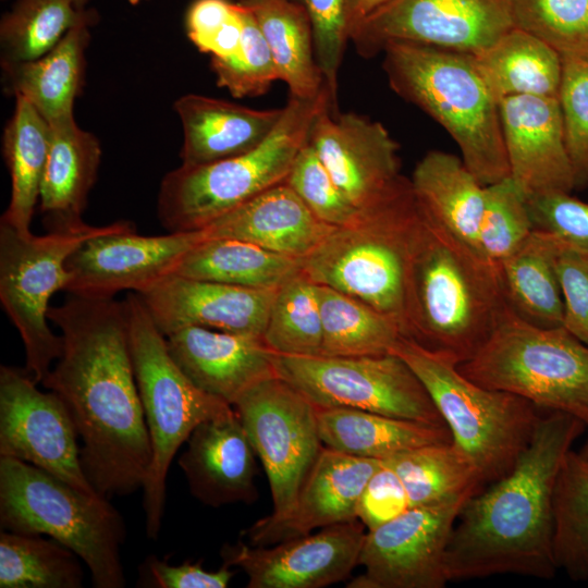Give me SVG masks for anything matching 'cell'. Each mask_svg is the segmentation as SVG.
<instances>
[{
    "instance_id": "obj_1",
    "label": "cell",
    "mask_w": 588,
    "mask_h": 588,
    "mask_svg": "<svg viewBox=\"0 0 588 588\" xmlns=\"http://www.w3.org/2000/svg\"><path fill=\"white\" fill-rule=\"evenodd\" d=\"M61 356L41 381L66 405L83 470L102 497L143 487L151 444L135 379L124 302L70 294L50 306Z\"/></svg>"
},
{
    "instance_id": "obj_2",
    "label": "cell",
    "mask_w": 588,
    "mask_h": 588,
    "mask_svg": "<svg viewBox=\"0 0 588 588\" xmlns=\"http://www.w3.org/2000/svg\"><path fill=\"white\" fill-rule=\"evenodd\" d=\"M587 426L561 412L540 416L514 467L463 505L445 551L450 580L516 574L549 579L553 495L562 463Z\"/></svg>"
},
{
    "instance_id": "obj_3",
    "label": "cell",
    "mask_w": 588,
    "mask_h": 588,
    "mask_svg": "<svg viewBox=\"0 0 588 588\" xmlns=\"http://www.w3.org/2000/svg\"><path fill=\"white\" fill-rule=\"evenodd\" d=\"M425 216L409 273L407 338L460 365L483 345L507 304L499 267Z\"/></svg>"
},
{
    "instance_id": "obj_4",
    "label": "cell",
    "mask_w": 588,
    "mask_h": 588,
    "mask_svg": "<svg viewBox=\"0 0 588 588\" xmlns=\"http://www.w3.org/2000/svg\"><path fill=\"white\" fill-rule=\"evenodd\" d=\"M426 216L404 179L389 197L335 228L299 259L313 282L357 298L396 320L407 336V291Z\"/></svg>"
},
{
    "instance_id": "obj_5",
    "label": "cell",
    "mask_w": 588,
    "mask_h": 588,
    "mask_svg": "<svg viewBox=\"0 0 588 588\" xmlns=\"http://www.w3.org/2000/svg\"><path fill=\"white\" fill-rule=\"evenodd\" d=\"M382 51L391 88L450 134L482 185L510 176L499 101L473 54L408 41H389Z\"/></svg>"
},
{
    "instance_id": "obj_6",
    "label": "cell",
    "mask_w": 588,
    "mask_h": 588,
    "mask_svg": "<svg viewBox=\"0 0 588 588\" xmlns=\"http://www.w3.org/2000/svg\"><path fill=\"white\" fill-rule=\"evenodd\" d=\"M330 105L328 90L311 99L292 97L269 136L250 151L220 161L169 171L161 180L157 213L168 232L206 228L213 220L284 183L308 142L320 109Z\"/></svg>"
},
{
    "instance_id": "obj_7",
    "label": "cell",
    "mask_w": 588,
    "mask_h": 588,
    "mask_svg": "<svg viewBox=\"0 0 588 588\" xmlns=\"http://www.w3.org/2000/svg\"><path fill=\"white\" fill-rule=\"evenodd\" d=\"M0 525L1 530L59 541L84 561L97 588L125 585L121 546L126 530L108 498L87 494L32 464L0 456Z\"/></svg>"
},
{
    "instance_id": "obj_8",
    "label": "cell",
    "mask_w": 588,
    "mask_h": 588,
    "mask_svg": "<svg viewBox=\"0 0 588 588\" xmlns=\"http://www.w3.org/2000/svg\"><path fill=\"white\" fill-rule=\"evenodd\" d=\"M123 302L151 444V463L142 487L145 529L150 539H157L164 511L166 479L179 448L199 424L232 412L233 406L199 389L183 372L137 293L128 294Z\"/></svg>"
},
{
    "instance_id": "obj_9",
    "label": "cell",
    "mask_w": 588,
    "mask_h": 588,
    "mask_svg": "<svg viewBox=\"0 0 588 588\" xmlns=\"http://www.w3.org/2000/svg\"><path fill=\"white\" fill-rule=\"evenodd\" d=\"M457 368L485 388L568 414L588 428V345L563 327L534 324L507 306L483 345Z\"/></svg>"
},
{
    "instance_id": "obj_10",
    "label": "cell",
    "mask_w": 588,
    "mask_h": 588,
    "mask_svg": "<svg viewBox=\"0 0 588 588\" xmlns=\"http://www.w3.org/2000/svg\"><path fill=\"white\" fill-rule=\"evenodd\" d=\"M392 353L422 382L452 441L471 458L486 486L510 473L540 418L537 407L523 397L469 380L454 362L407 336Z\"/></svg>"
},
{
    "instance_id": "obj_11",
    "label": "cell",
    "mask_w": 588,
    "mask_h": 588,
    "mask_svg": "<svg viewBox=\"0 0 588 588\" xmlns=\"http://www.w3.org/2000/svg\"><path fill=\"white\" fill-rule=\"evenodd\" d=\"M120 221L51 231L21 232L0 222V302L25 350V370L41 383L62 353L61 335L48 324L50 298L70 281L66 260L87 240Z\"/></svg>"
},
{
    "instance_id": "obj_12",
    "label": "cell",
    "mask_w": 588,
    "mask_h": 588,
    "mask_svg": "<svg viewBox=\"0 0 588 588\" xmlns=\"http://www.w3.org/2000/svg\"><path fill=\"white\" fill-rule=\"evenodd\" d=\"M274 371L316 408H351L445 425L427 389L397 355L274 354ZM446 426V425H445Z\"/></svg>"
},
{
    "instance_id": "obj_13",
    "label": "cell",
    "mask_w": 588,
    "mask_h": 588,
    "mask_svg": "<svg viewBox=\"0 0 588 588\" xmlns=\"http://www.w3.org/2000/svg\"><path fill=\"white\" fill-rule=\"evenodd\" d=\"M267 474L272 515L293 507L323 444L317 408L278 376L261 380L233 404Z\"/></svg>"
},
{
    "instance_id": "obj_14",
    "label": "cell",
    "mask_w": 588,
    "mask_h": 588,
    "mask_svg": "<svg viewBox=\"0 0 588 588\" xmlns=\"http://www.w3.org/2000/svg\"><path fill=\"white\" fill-rule=\"evenodd\" d=\"M514 26L507 0H392L350 34L369 58L389 41H408L477 54Z\"/></svg>"
},
{
    "instance_id": "obj_15",
    "label": "cell",
    "mask_w": 588,
    "mask_h": 588,
    "mask_svg": "<svg viewBox=\"0 0 588 588\" xmlns=\"http://www.w3.org/2000/svg\"><path fill=\"white\" fill-rule=\"evenodd\" d=\"M37 384L25 369L1 365L0 456L32 464L98 495L83 470L78 434L66 405Z\"/></svg>"
},
{
    "instance_id": "obj_16",
    "label": "cell",
    "mask_w": 588,
    "mask_h": 588,
    "mask_svg": "<svg viewBox=\"0 0 588 588\" xmlns=\"http://www.w3.org/2000/svg\"><path fill=\"white\" fill-rule=\"evenodd\" d=\"M471 495L413 506L367 530L358 560L365 572L346 588H443L449 581L444 558L450 536Z\"/></svg>"
},
{
    "instance_id": "obj_17",
    "label": "cell",
    "mask_w": 588,
    "mask_h": 588,
    "mask_svg": "<svg viewBox=\"0 0 588 588\" xmlns=\"http://www.w3.org/2000/svg\"><path fill=\"white\" fill-rule=\"evenodd\" d=\"M204 240V230L139 235L132 222L120 221L71 254L65 292L101 298L122 291L143 294L173 275L184 256Z\"/></svg>"
},
{
    "instance_id": "obj_18",
    "label": "cell",
    "mask_w": 588,
    "mask_h": 588,
    "mask_svg": "<svg viewBox=\"0 0 588 588\" xmlns=\"http://www.w3.org/2000/svg\"><path fill=\"white\" fill-rule=\"evenodd\" d=\"M365 529L353 519L271 546L238 541L224 546L221 556L247 575L248 588H322L345 580L358 566Z\"/></svg>"
},
{
    "instance_id": "obj_19",
    "label": "cell",
    "mask_w": 588,
    "mask_h": 588,
    "mask_svg": "<svg viewBox=\"0 0 588 588\" xmlns=\"http://www.w3.org/2000/svg\"><path fill=\"white\" fill-rule=\"evenodd\" d=\"M309 144L332 179L362 211L389 197L404 181L399 144L377 121L356 113H331L323 106L310 126Z\"/></svg>"
},
{
    "instance_id": "obj_20",
    "label": "cell",
    "mask_w": 588,
    "mask_h": 588,
    "mask_svg": "<svg viewBox=\"0 0 588 588\" xmlns=\"http://www.w3.org/2000/svg\"><path fill=\"white\" fill-rule=\"evenodd\" d=\"M381 460L322 446L286 514H269L244 534L250 546H271L317 528L357 519L359 497Z\"/></svg>"
},
{
    "instance_id": "obj_21",
    "label": "cell",
    "mask_w": 588,
    "mask_h": 588,
    "mask_svg": "<svg viewBox=\"0 0 588 588\" xmlns=\"http://www.w3.org/2000/svg\"><path fill=\"white\" fill-rule=\"evenodd\" d=\"M499 112L510 177L526 198L575 189L558 97H505Z\"/></svg>"
},
{
    "instance_id": "obj_22",
    "label": "cell",
    "mask_w": 588,
    "mask_h": 588,
    "mask_svg": "<svg viewBox=\"0 0 588 588\" xmlns=\"http://www.w3.org/2000/svg\"><path fill=\"white\" fill-rule=\"evenodd\" d=\"M277 291L171 275L138 295L166 336L203 327L262 339Z\"/></svg>"
},
{
    "instance_id": "obj_23",
    "label": "cell",
    "mask_w": 588,
    "mask_h": 588,
    "mask_svg": "<svg viewBox=\"0 0 588 588\" xmlns=\"http://www.w3.org/2000/svg\"><path fill=\"white\" fill-rule=\"evenodd\" d=\"M256 452L236 412L199 424L179 458L189 491L203 504L219 507L257 497Z\"/></svg>"
},
{
    "instance_id": "obj_24",
    "label": "cell",
    "mask_w": 588,
    "mask_h": 588,
    "mask_svg": "<svg viewBox=\"0 0 588 588\" xmlns=\"http://www.w3.org/2000/svg\"><path fill=\"white\" fill-rule=\"evenodd\" d=\"M166 339L183 372L199 389L231 406L246 390L277 376L275 353L260 338L186 327Z\"/></svg>"
},
{
    "instance_id": "obj_25",
    "label": "cell",
    "mask_w": 588,
    "mask_h": 588,
    "mask_svg": "<svg viewBox=\"0 0 588 588\" xmlns=\"http://www.w3.org/2000/svg\"><path fill=\"white\" fill-rule=\"evenodd\" d=\"M335 228L318 219L284 182L213 220L207 238H235L302 259Z\"/></svg>"
},
{
    "instance_id": "obj_26",
    "label": "cell",
    "mask_w": 588,
    "mask_h": 588,
    "mask_svg": "<svg viewBox=\"0 0 588 588\" xmlns=\"http://www.w3.org/2000/svg\"><path fill=\"white\" fill-rule=\"evenodd\" d=\"M184 140L182 164L200 166L232 158L260 145L280 121L284 107L257 110L223 99L188 94L174 102Z\"/></svg>"
},
{
    "instance_id": "obj_27",
    "label": "cell",
    "mask_w": 588,
    "mask_h": 588,
    "mask_svg": "<svg viewBox=\"0 0 588 588\" xmlns=\"http://www.w3.org/2000/svg\"><path fill=\"white\" fill-rule=\"evenodd\" d=\"M49 148L42 174L39 207L47 232L86 224L87 198L97 179L101 146L81 128L74 115L48 123Z\"/></svg>"
},
{
    "instance_id": "obj_28",
    "label": "cell",
    "mask_w": 588,
    "mask_h": 588,
    "mask_svg": "<svg viewBox=\"0 0 588 588\" xmlns=\"http://www.w3.org/2000/svg\"><path fill=\"white\" fill-rule=\"evenodd\" d=\"M95 15L90 12L42 57L2 65L14 96L27 100L48 123L74 115L75 98L84 79L89 26Z\"/></svg>"
},
{
    "instance_id": "obj_29",
    "label": "cell",
    "mask_w": 588,
    "mask_h": 588,
    "mask_svg": "<svg viewBox=\"0 0 588 588\" xmlns=\"http://www.w3.org/2000/svg\"><path fill=\"white\" fill-rule=\"evenodd\" d=\"M409 180L427 216L479 254L477 236L486 186L464 161L452 154L431 150L416 164Z\"/></svg>"
},
{
    "instance_id": "obj_30",
    "label": "cell",
    "mask_w": 588,
    "mask_h": 588,
    "mask_svg": "<svg viewBox=\"0 0 588 588\" xmlns=\"http://www.w3.org/2000/svg\"><path fill=\"white\" fill-rule=\"evenodd\" d=\"M324 446L367 458L384 460L419 446L451 442L445 425H433L351 408H317Z\"/></svg>"
},
{
    "instance_id": "obj_31",
    "label": "cell",
    "mask_w": 588,
    "mask_h": 588,
    "mask_svg": "<svg viewBox=\"0 0 588 588\" xmlns=\"http://www.w3.org/2000/svg\"><path fill=\"white\" fill-rule=\"evenodd\" d=\"M562 245L551 234L534 230L525 242L499 265L507 306L534 324H563V301L556 272Z\"/></svg>"
},
{
    "instance_id": "obj_32",
    "label": "cell",
    "mask_w": 588,
    "mask_h": 588,
    "mask_svg": "<svg viewBox=\"0 0 588 588\" xmlns=\"http://www.w3.org/2000/svg\"><path fill=\"white\" fill-rule=\"evenodd\" d=\"M473 56L498 101L512 96L558 97L561 54L523 29L513 27L489 48Z\"/></svg>"
},
{
    "instance_id": "obj_33",
    "label": "cell",
    "mask_w": 588,
    "mask_h": 588,
    "mask_svg": "<svg viewBox=\"0 0 588 588\" xmlns=\"http://www.w3.org/2000/svg\"><path fill=\"white\" fill-rule=\"evenodd\" d=\"M252 12L271 51L279 79L292 97L311 99L324 88L315 58L311 24L295 0H241Z\"/></svg>"
},
{
    "instance_id": "obj_34",
    "label": "cell",
    "mask_w": 588,
    "mask_h": 588,
    "mask_svg": "<svg viewBox=\"0 0 588 588\" xmlns=\"http://www.w3.org/2000/svg\"><path fill=\"white\" fill-rule=\"evenodd\" d=\"M302 271L299 259L235 238H207L181 260L173 275L250 289H279Z\"/></svg>"
},
{
    "instance_id": "obj_35",
    "label": "cell",
    "mask_w": 588,
    "mask_h": 588,
    "mask_svg": "<svg viewBox=\"0 0 588 588\" xmlns=\"http://www.w3.org/2000/svg\"><path fill=\"white\" fill-rule=\"evenodd\" d=\"M50 127L23 97L3 132L2 151L11 177V197L1 217L17 231L29 232L49 148Z\"/></svg>"
},
{
    "instance_id": "obj_36",
    "label": "cell",
    "mask_w": 588,
    "mask_h": 588,
    "mask_svg": "<svg viewBox=\"0 0 588 588\" xmlns=\"http://www.w3.org/2000/svg\"><path fill=\"white\" fill-rule=\"evenodd\" d=\"M322 321V356H376L392 353L405 336L401 324L368 304L317 284Z\"/></svg>"
},
{
    "instance_id": "obj_37",
    "label": "cell",
    "mask_w": 588,
    "mask_h": 588,
    "mask_svg": "<svg viewBox=\"0 0 588 588\" xmlns=\"http://www.w3.org/2000/svg\"><path fill=\"white\" fill-rule=\"evenodd\" d=\"M384 460L401 478L411 507L475 494L486 486L478 467L453 441L419 446Z\"/></svg>"
},
{
    "instance_id": "obj_38",
    "label": "cell",
    "mask_w": 588,
    "mask_h": 588,
    "mask_svg": "<svg viewBox=\"0 0 588 588\" xmlns=\"http://www.w3.org/2000/svg\"><path fill=\"white\" fill-rule=\"evenodd\" d=\"M78 556L59 541L40 535L1 530V588H79Z\"/></svg>"
},
{
    "instance_id": "obj_39",
    "label": "cell",
    "mask_w": 588,
    "mask_h": 588,
    "mask_svg": "<svg viewBox=\"0 0 588 588\" xmlns=\"http://www.w3.org/2000/svg\"><path fill=\"white\" fill-rule=\"evenodd\" d=\"M553 555L571 579L588 580V460L573 450L554 488Z\"/></svg>"
},
{
    "instance_id": "obj_40",
    "label": "cell",
    "mask_w": 588,
    "mask_h": 588,
    "mask_svg": "<svg viewBox=\"0 0 588 588\" xmlns=\"http://www.w3.org/2000/svg\"><path fill=\"white\" fill-rule=\"evenodd\" d=\"M90 12L71 0H16L0 22L1 65L42 57Z\"/></svg>"
},
{
    "instance_id": "obj_41",
    "label": "cell",
    "mask_w": 588,
    "mask_h": 588,
    "mask_svg": "<svg viewBox=\"0 0 588 588\" xmlns=\"http://www.w3.org/2000/svg\"><path fill=\"white\" fill-rule=\"evenodd\" d=\"M262 340L275 354L320 355L322 321L317 283L302 271L278 289Z\"/></svg>"
},
{
    "instance_id": "obj_42",
    "label": "cell",
    "mask_w": 588,
    "mask_h": 588,
    "mask_svg": "<svg viewBox=\"0 0 588 588\" xmlns=\"http://www.w3.org/2000/svg\"><path fill=\"white\" fill-rule=\"evenodd\" d=\"M534 231L527 198L509 176L486 185V200L477 236L481 257L499 265Z\"/></svg>"
},
{
    "instance_id": "obj_43",
    "label": "cell",
    "mask_w": 588,
    "mask_h": 588,
    "mask_svg": "<svg viewBox=\"0 0 588 588\" xmlns=\"http://www.w3.org/2000/svg\"><path fill=\"white\" fill-rule=\"evenodd\" d=\"M514 26L560 54L588 52V0H507Z\"/></svg>"
},
{
    "instance_id": "obj_44",
    "label": "cell",
    "mask_w": 588,
    "mask_h": 588,
    "mask_svg": "<svg viewBox=\"0 0 588 588\" xmlns=\"http://www.w3.org/2000/svg\"><path fill=\"white\" fill-rule=\"evenodd\" d=\"M240 3L243 36L238 51L231 58H211L217 85L235 98L266 94L279 74L269 49L252 12Z\"/></svg>"
},
{
    "instance_id": "obj_45",
    "label": "cell",
    "mask_w": 588,
    "mask_h": 588,
    "mask_svg": "<svg viewBox=\"0 0 588 588\" xmlns=\"http://www.w3.org/2000/svg\"><path fill=\"white\" fill-rule=\"evenodd\" d=\"M558 94L575 188L588 185V52L562 53Z\"/></svg>"
},
{
    "instance_id": "obj_46",
    "label": "cell",
    "mask_w": 588,
    "mask_h": 588,
    "mask_svg": "<svg viewBox=\"0 0 588 588\" xmlns=\"http://www.w3.org/2000/svg\"><path fill=\"white\" fill-rule=\"evenodd\" d=\"M285 183L322 222L341 228L355 223L362 210L336 185L307 142L297 154Z\"/></svg>"
},
{
    "instance_id": "obj_47",
    "label": "cell",
    "mask_w": 588,
    "mask_h": 588,
    "mask_svg": "<svg viewBox=\"0 0 588 588\" xmlns=\"http://www.w3.org/2000/svg\"><path fill=\"white\" fill-rule=\"evenodd\" d=\"M306 10L313 29L315 58L323 76L333 114L338 111V75L350 40V0H295Z\"/></svg>"
},
{
    "instance_id": "obj_48",
    "label": "cell",
    "mask_w": 588,
    "mask_h": 588,
    "mask_svg": "<svg viewBox=\"0 0 588 588\" xmlns=\"http://www.w3.org/2000/svg\"><path fill=\"white\" fill-rule=\"evenodd\" d=\"M534 230L543 231L561 245L588 257V203L566 192H548L527 198Z\"/></svg>"
},
{
    "instance_id": "obj_49",
    "label": "cell",
    "mask_w": 588,
    "mask_h": 588,
    "mask_svg": "<svg viewBox=\"0 0 588 588\" xmlns=\"http://www.w3.org/2000/svg\"><path fill=\"white\" fill-rule=\"evenodd\" d=\"M556 272L563 301V324L588 345V257L562 245Z\"/></svg>"
},
{
    "instance_id": "obj_50",
    "label": "cell",
    "mask_w": 588,
    "mask_h": 588,
    "mask_svg": "<svg viewBox=\"0 0 588 588\" xmlns=\"http://www.w3.org/2000/svg\"><path fill=\"white\" fill-rule=\"evenodd\" d=\"M409 507L401 478L385 460H381L359 497L357 519L367 530H371L397 517Z\"/></svg>"
},
{
    "instance_id": "obj_51",
    "label": "cell",
    "mask_w": 588,
    "mask_h": 588,
    "mask_svg": "<svg viewBox=\"0 0 588 588\" xmlns=\"http://www.w3.org/2000/svg\"><path fill=\"white\" fill-rule=\"evenodd\" d=\"M234 574L224 564L218 571L210 572L203 568L201 561L172 565L154 555L142 565L140 580L144 586L155 588H225Z\"/></svg>"
},
{
    "instance_id": "obj_52",
    "label": "cell",
    "mask_w": 588,
    "mask_h": 588,
    "mask_svg": "<svg viewBox=\"0 0 588 588\" xmlns=\"http://www.w3.org/2000/svg\"><path fill=\"white\" fill-rule=\"evenodd\" d=\"M236 3L229 0H195L186 14L192 42L204 51L208 41L235 15Z\"/></svg>"
},
{
    "instance_id": "obj_53",
    "label": "cell",
    "mask_w": 588,
    "mask_h": 588,
    "mask_svg": "<svg viewBox=\"0 0 588 588\" xmlns=\"http://www.w3.org/2000/svg\"><path fill=\"white\" fill-rule=\"evenodd\" d=\"M392 0H350L348 24L351 32L371 13Z\"/></svg>"
},
{
    "instance_id": "obj_54",
    "label": "cell",
    "mask_w": 588,
    "mask_h": 588,
    "mask_svg": "<svg viewBox=\"0 0 588 588\" xmlns=\"http://www.w3.org/2000/svg\"><path fill=\"white\" fill-rule=\"evenodd\" d=\"M77 10H85V5L89 0H71Z\"/></svg>"
},
{
    "instance_id": "obj_55",
    "label": "cell",
    "mask_w": 588,
    "mask_h": 588,
    "mask_svg": "<svg viewBox=\"0 0 588 588\" xmlns=\"http://www.w3.org/2000/svg\"><path fill=\"white\" fill-rule=\"evenodd\" d=\"M578 453L588 460V440L585 442L584 446L580 449Z\"/></svg>"
},
{
    "instance_id": "obj_56",
    "label": "cell",
    "mask_w": 588,
    "mask_h": 588,
    "mask_svg": "<svg viewBox=\"0 0 588 588\" xmlns=\"http://www.w3.org/2000/svg\"><path fill=\"white\" fill-rule=\"evenodd\" d=\"M142 1H145V0H128V2H130L131 4H134V5H135V4H138V3L142 2Z\"/></svg>"
}]
</instances>
